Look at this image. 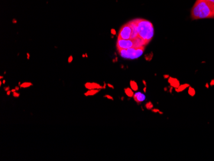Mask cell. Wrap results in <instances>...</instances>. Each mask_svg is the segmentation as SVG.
I'll return each mask as SVG.
<instances>
[{"label":"cell","instance_id":"6da1fadb","mask_svg":"<svg viewBox=\"0 0 214 161\" xmlns=\"http://www.w3.org/2000/svg\"><path fill=\"white\" fill-rule=\"evenodd\" d=\"M192 20L214 19V6L205 0H196L190 10Z\"/></svg>","mask_w":214,"mask_h":161},{"label":"cell","instance_id":"7a4b0ae2","mask_svg":"<svg viewBox=\"0 0 214 161\" xmlns=\"http://www.w3.org/2000/svg\"><path fill=\"white\" fill-rule=\"evenodd\" d=\"M139 37L148 44L154 36V27L151 22L144 19H135Z\"/></svg>","mask_w":214,"mask_h":161},{"label":"cell","instance_id":"3957f363","mask_svg":"<svg viewBox=\"0 0 214 161\" xmlns=\"http://www.w3.org/2000/svg\"><path fill=\"white\" fill-rule=\"evenodd\" d=\"M145 47L140 48H131L129 49H118L117 51L119 55L124 58L135 59L139 58L144 51Z\"/></svg>","mask_w":214,"mask_h":161},{"label":"cell","instance_id":"277c9868","mask_svg":"<svg viewBox=\"0 0 214 161\" xmlns=\"http://www.w3.org/2000/svg\"><path fill=\"white\" fill-rule=\"evenodd\" d=\"M132 33V26L128 22V23L122 26L119 30L118 34V38L121 39H131V35Z\"/></svg>","mask_w":214,"mask_h":161},{"label":"cell","instance_id":"5b68a950","mask_svg":"<svg viewBox=\"0 0 214 161\" xmlns=\"http://www.w3.org/2000/svg\"><path fill=\"white\" fill-rule=\"evenodd\" d=\"M134 48V42L132 39H121L117 38V49H129Z\"/></svg>","mask_w":214,"mask_h":161},{"label":"cell","instance_id":"8992f818","mask_svg":"<svg viewBox=\"0 0 214 161\" xmlns=\"http://www.w3.org/2000/svg\"><path fill=\"white\" fill-rule=\"evenodd\" d=\"M129 24H130L131 26H132V35H131V39L133 40L135 39V38L139 37V34H138V30H137V22L135 19H133L131 21H129Z\"/></svg>","mask_w":214,"mask_h":161},{"label":"cell","instance_id":"52a82bcc","mask_svg":"<svg viewBox=\"0 0 214 161\" xmlns=\"http://www.w3.org/2000/svg\"><path fill=\"white\" fill-rule=\"evenodd\" d=\"M134 42V48H143L146 47V46L148 44L146 42H145L143 39H142L141 38L139 37L135 38V39L133 40Z\"/></svg>","mask_w":214,"mask_h":161},{"label":"cell","instance_id":"ba28073f","mask_svg":"<svg viewBox=\"0 0 214 161\" xmlns=\"http://www.w3.org/2000/svg\"><path fill=\"white\" fill-rule=\"evenodd\" d=\"M133 97L134 100L137 103H141L146 99V96H145L143 93H141V92H137V93H134V95Z\"/></svg>","mask_w":214,"mask_h":161},{"label":"cell","instance_id":"9c48e42d","mask_svg":"<svg viewBox=\"0 0 214 161\" xmlns=\"http://www.w3.org/2000/svg\"><path fill=\"white\" fill-rule=\"evenodd\" d=\"M85 88L88 89L89 90H90V89H101L102 88H103V87L99 85V83H94V82H93V83L87 82L85 84Z\"/></svg>","mask_w":214,"mask_h":161},{"label":"cell","instance_id":"30bf717a","mask_svg":"<svg viewBox=\"0 0 214 161\" xmlns=\"http://www.w3.org/2000/svg\"><path fill=\"white\" fill-rule=\"evenodd\" d=\"M168 82H169L170 86H171V87L172 88H178L180 85V82L178 81V80H177L176 78H171L170 77L168 80Z\"/></svg>","mask_w":214,"mask_h":161},{"label":"cell","instance_id":"8fae6325","mask_svg":"<svg viewBox=\"0 0 214 161\" xmlns=\"http://www.w3.org/2000/svg\"><path fill=\"white\" fill-rule=\"evenodd\" d=\"M99 90H100V89H90V90H89L87 92H86V93H85V94H84V95L86 96L95 95H96L97 93H99Z\"/></svg>","mask_w":214,"mask_h":161},{"label":"cell","instance_id":"7c38bea8","mask_svg":"<svg viewBox=\"0 0 214 161\" xmlns=\"http://www.w3.org/2000/svg\"><path fill=\"white\" fill-rule=\"evenodd\" d=\"M125 93L126 94V95L127 96H128L129 98H132L133 96L134 95V93H133V91L130 89V88H125Z\"/></svg>","mask_w":214,"mask_h":161},{"label":"cell","instance_id":"4fadbf2b","mask_svg":"<svg viewBox=\"0 0 214 161\" xmlns=\"http://www.w3.org/2000/svg\"><path fill=\"white\" fill-rule=\"evenodd\" d=\"M130 87L133 91H137L139 89V87H138V85H137V83L135 81H132V80L130 81Z\"/></svg>","mask_w":214,"mask_h":161},{"label":"cell","instance_id":"5bb4252c","mask_svg":"<svg viewBox=\"0 0 214 161\" xmlns=\"http://www.w3.org/2000/svg\"><path fill=\"white\" fill-rule=\"evenodd\" d=\"M189 86L188 84H185V85H182V86H180L178 88H176L175 90L177 92V93H180V92H181L182 91H183L184 89H185L187 87H188Z\"/></svg>","mask_w":214,"mask_h":161},{"label":"cell","instance_id":"9a60e30c","mask_svg":"<svg viewBox=\"0 0 214 161\" xmlns=\"http://www.w3.org/2000/svg\"><path fill=\"white\" fill-rule=\"evenodd\" d=\"M33 86L32 83L31 82H24L21 83V85L19 86L21 88H28Z\"/></svg>","mask_w":214,"mask_h":161},{"label":"cell","instance_id":"2e32d148","mask_svg":"<svg viewBox=\"0 0 214 161\" xmlns=\"http://www.w3.org/2000/svg\"><path fill=\"white\" fill-rule=\"evenodd\" d=\"M146 107L147 109H153V105L151 103V102H149L148 103H147L146 104Z\"/></svg>","mask_w":214,"mask_h":161},{"label":"cell","instance_id":"e0dca14e","mask_svg":"<svg viewBox=\"0 0 214 161\" xmlns=\"http://www.w3.org/2000/svg\"><path fill=\"white\" fill-rule=\"evenodd\" d=\"M188 93H189L191 96L194 95V90L190 87V88L189 89V90H188Z\"/></svg>","mask_w":214,"mask_h":161},{"label":"cell","instance_id":"ac0fdd59","mask_svg":"<svg viewBox=\"0 0 214 161\" xmlns=\"http://www.w3.org/2000/svg\"><path fill=\"white\" fill-rule=\"evenodd\" d=\"M19 96H20V94L17 93V92H14V93H13V96L15 98H19Z\"/></svg>","mask_w":214,"mask_h":161},{"label":"cell","instance_id":"d6986e66","mask_svg":"<svg viewBox=\"0 0 214 161\" xmlns=\"http://www.w3.org/2000/svg\"><path fill=\"white\" fill-rule=\"evenodd\" d=\"M105 98H106L107 99H111V100H113V98L110 95H106L105 96Z\"/></svg>","mask_w":214,"mask_h":161},{"label":"cell","instance_id":"ffe728a7","mask_svg":"<svg viewBox=\"0 0 214 161\" xmlns=\"http://www.w3.org/2000/svg\"><path fill=\"white\" fill-rule=\"evenodd\" d=\"M205 1L214 6V0H205Z\"/></svg>","mask_w":214,"mask_h":161},{"label":"cell","instance_id":"44dd1931","mask_svg":"<svg viewBox=\"0 0 214 161\" xmlns=\"http://www.w3.org/2000/svg\"><path fill=\"white\" fill-rule=\"evenodd\" d=\"M152 111L153 112H155H155H160V114H163L162 112H160V111H159L158 109H153L152 110Z\"/></svg>","mask_w":214,"mask_h":161},{"label":"cell","instance_id":"7402d4cb","mask_svg":"<svg viewBox=\"0 0 214 161\" xmlns=\"http://www.w3.org/2000/svg\"><path fill=\"white\" fill-rule=\"evenodd\" d=\"M107 86H108V87H109L111 88V89H114V87H113L112 85H111V84H110V83L107 84Z\"/></svg>","mask_w":214,"mask_h":161},{"label":"cell","instance_id":"603a6c76","mask_svg":"<svg viewBox=\"0 0 214 161\" xmlns=\"http://www.w3.org/2000/svg\"><path fill=\"white\" fill-rule=\"evenodd\" d=\"M11 93H12V91L9 90V91H6V95H10Z\"/></svg>","mask_w":214,"mask_h":161},{"label":"cell","instance_id":"cb8c5ba5","mask_svg":"<svg viewBox=\"0 0 214 161\" xmlns=\"http://www.w3.org/2000/svg\"><path fill=\"white\" fill-rule=\"evenodd\" d=\"M4 89H5V91H8L10 90V87H5Z\"/></svg>","mask_w":214,"mask_h":161},{"label":"cell","instance_id":"d4e9b609","mask_svg":"<svg viewBox=\"0 0 214 161\" xmlns=\"http://www.w3.org/2000/svg\"><path fill=\"white\" fill-rule=\"evenodd\" d=\"M11 91H12V93H14V92H16L17 91H16V89H13L11 90Z\"/></svg>","mask_w":214,"mask_h":161},{"label":"cell","instance_id":"484cf974","mask_svg":"<svg viewBox=\"0 0 214 161\" xmlns=\"http://www.w3.org/2000/svg\"><path fill=\"white\" fill-rule=\"evenodd\" d=\"M143 83H144V86H146V82H145L144 80H143Z\"/></svg>","mask_w":214,"mask_h":161},{"label":"cell","instance_id":"4316f807","mask_svg":"<svg viewBox=\"0 0 214 161\" xmlns=\"http://www.w3.org/2000/svg\"><path fill=\"white\" fill-rule=\"evenodd\" d=\"M15 89H16V91H18V90H19V87L18 86H17V87H16V88H15Z\"/></svg>","mask_w":214,"mask_h":161},{"label":"cell","instance_id":"83f0119b","mask_svg":"<svg viewBox=\"0 0 214 161\" xmlns=\"http://www.w3.org/2000/svg\"><path fill=\"white\" fill-rule=\"evenodd\" d=\"M146 87H144V93H146Z\"/></svg>","mask_w":214,"mask_h":161},{"label":"cell","instance_id":"f1b7e54d","mask_svg":"<svg viewBox=\"0 0 214 161\" xmlns=\"http://www.w3.org/2000/svg\"><path fill=\"white\" fill-rule=\"evenodd\" d=\"M3 84L5 83V80H3Z\"/></svg>","mask_w":214,"mask_h":161}]
</instances>
